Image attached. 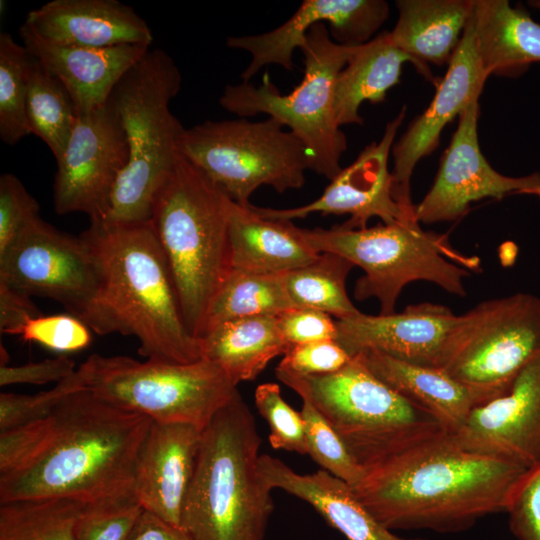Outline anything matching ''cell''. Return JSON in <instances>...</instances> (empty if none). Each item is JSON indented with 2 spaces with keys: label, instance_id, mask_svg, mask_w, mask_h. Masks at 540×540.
Wrapping results in <instances>:
<instances>
[{
  "label": "cell",
  "instance_id": "cell-30",
  "mask_svg": "<svg viewBox=\"0 0 540 540\" xmlns=\"http://www.w3.org/2000/svg\"><path fill=\"white\" fill-rule=\"evenodd\" d=\"M410 57L392 42L389 31L358 45L334 85V114L337 124L361 125L362 103H380L389 89L400 82L403 64Z\"/></svg>",
  "mask_w": 540,
  "mask_h": 540
},
{
  "label": "cell",
  "instance_id": "cell-46",
  "mask_svg": "<svg viewBox=\"0 0 540 540\" xmlns=\"http://www.w3.org/2000/svg\"><path fill=\"white\" fill-rule=\"evenodd\" d=\"M42 313L28 294L0 281V331L19 335L29 320Z\"/></svg>",
  "mask_w": 540,
  "mask_h": 540
},
{
  "label": "cell",
  "instance_id": "cell-14",
  "mask_svg": "<svg viewBox=\"0 0 540 540\" xmlns=\"http://www.w3.org/2000/svg\"><path fill=\"white\" fill-rule=\"evenodd\" d=\"M128 160L126 135L109 102L78 116L66 150L56 161L53 182L56 213L79 212L90 221L103 220Z\"/></svg>",
  "mask_w": 540,
  "mask_h": 540
},
{
  "label": "cell",
  "instance_id": "cell-23",
  "mask_svg": "<svg viewBox=\"0 0 540 540\" xmlns=\"http://www.w3.org/2000/svg\"><path fill=\"white\" fill-rule=\"evenodd\" d=\"M18 33L29 54L64 85L78 116L105 106L116 84L150 49L58 45L39 38L24 23Z\"/></svg>",
  "mask_w": 540,
  "mask_h": 540
},
{
  "label": "cell",
  "instance_id": "cell-28",
  "mask_svg": "<svg viewBox=\"0 0 540 540\" xmlns=\"http://www.w3.org/2000/svg\"><path fill=\"white\" fill-rule=\"evenodd\" d=\"M385 384L456 433L474 408L467 389L439 367L422 366L377 351L358 353Z\"/></svg>",
  "mask_w": 540,
  "mask_h": 540
},
{
  "label": "cell",
  "instance_id": "cell-12",
  "mask_svg": "<svg viewBox=\"0 0 540 540\" xmlns=\"http://www.w3.org/2000/svg\"><path fill=\"white\" fill-rule=\"evenodd\" d=\"M538 355L540 298L520 292L457 315L440 368L467 389L477 407L504 395Z\"/></svg>",
  "mask_w": 540,
  "mask_h": 540
},
{
  "label": "cell",
  "instance_id": "cell-31",
  "mask_svg": "<svg viewBox=\"0 0 540 540\" xmlns=\"http://www.w3.org/2000/svg\"><path fill=\"white\" fill-rule=\"evenodd\" d=\"M354 267L340 255L323 252L313 262L282 274L292 308L321 311L337 320L360 313L346 290V279Z\"/></svg>",
  "mask_w": 540,
  "mask_h": 540
},
{
  "label": "cell",
  "instance_id": "cell-4",
  "mask_svg": "<svg viewBox=\"0 0 540 540\" xmlns=\"http://www.w3.org/2000/svg\"><path fill=\"white\" fill-rule=\"evenodd\" d=\"M261 439L240 393L202 430L180 527L192 540H263L273 510Z\"/></svg>",
  "mask_w": 540,
  "mask_h": 540
},
{
  "label": "cell",
  "instance_id": "cell-11",
  "mask_svg": "<svg viewBox=\"0 0 540 540\" xmlns=\"http://www.w3.org/2000/svg\"><path fill=\"white\" fill-rule=\"evenodd\" d=\"M277 120H207L184 129L179 153L232 201L246 205L254 191L299 189L310 170L302 141Z\"/></svg>",
  "mask_w": 540,
  "mask_h": 540
},
{
  "label": "cell",
  "instance_id": "cell-29",
  "mask_svg": "<svg viewBox=\"0 0 540 540\" xmlns=\"http://www.w3.org/2000/svg\"><path fill=\"white\" fill-rule=\"evenodd\" d=\"M201 359L220 367L237 386L251 381L291 347L276 316L262 315L222 322L197 338Z\"/></svg>",
  "mask_w": 540,
  "mask_h": 540
},
{
  "label": "cell",
  "instance_id": "cell-7",
  "mask_svg": "<svg viewBox=\"0 0 540 540\" xmlns=\"http://www.w3.org/2000/svg\"><path fill=\"white\" fill-rule=\"evenodd\" d=\"M302 229L316 252L340 255L363 270L354 297L376 298L383 315L395 312L403 288L413 281L431 282L464 297V280L470 269H479L477 257L457 252L447 236L424 231L416 219L362 229Z\"/></svg>",
  "mask_w": 540,
  "mask_h": 540
},
{
  "label": "cell",
  "instance_id": "cell-38",
  "mask_svg": "<svg viewBox=\"0 0 540 540\" xmlns=\"http://www.w3.org/2000/svg\"><path fill=\"white\" fill-rule=\"evenodd\" d=\"M84 389L77 370L47 391L33 395L2 392L0 394V432L14 429L47 417L68 395Z\"/></svg>",
  "mask_w": 540,
  "mask_h": 540
},
{
  "label": "cell",
  "instance_id": "cell-1",
  "mask_svg": "<svg viewBox=\"0 0 540 540\" xmlns=\"http://www.w3.org/2000/svg\"><path fill=\"white\" fill-rule=\"evenodd\" d=\"M151 422L85 388L68 395L44 419L0 432V503L87 504L134 494L135 461Z\"/></svg>",
  "mask_w": 540,
  "mask_h": 540
},
{
  "label": "cell",
  "instance_id": "cell-15",
  "mask_svg": "<svg viewBox=\"0 0 540 540\" xmlns=\"http://www.w3.org/2000/svg\"><path fill=\"white\" fill-rule=\"evenodd\" d=\"M479 99L458 117L457 128L444 151L429 191L414 206L419 223L461 218L472 202L526 194L540 201V173L511 177L496 171L483 155L478 139Z\"/></svg>",
  "mask_w": 540,
  "mask_h": 540
},
{
  "label": "cell",
  "instance_id": "cell-24",
  "mask_svg": "<svg viewBox=\"0 0 540 540\" xmlns=\"http://www.w3.org/2000/svg\"><path fill=\"white\" fill-rule=\"evenodd\" d=\"M259 467L271 489H282L308 502L347 540H425L392 533L363 505L349 484L325 470L299 474L267 454L260 455Z\"/></svg>",
  "mask_w": 540,
  "mask_h": 540
},
{
  "label": "cell",
  "instance_id": "cell-26",
  "mask_svg": "<svg viewBox=\"0 0 540 540\" xmlns=\"http://www.w3.org/2000/svg\"><path fill=\"white\" fill-rule=\"evenodd\" d=\"M392 42L408 55L417 71L429 80L428 63L448 64L460 42L474 0H399Z\"/></svg>",
  "mask_w": 540,
  "mask_h": 540
},
{
  "label": "cell",
  "instance_id": "cell-36",
  "mask_svg": "<svg viewBox=\"0 0 540 540\" xmlns=\"http://www.w3.org/2000/svg\"><path fill=\"white\" fill-rule=\"evenodd\" d=\"M301 415L305 424L307 454L323 470L343 480L351 488L357 486L365 470L352 457L340 436L320 412L304 400Z\"/></svg>",
  "mask_w": 540,
  "mask_h": 540
},
{
  "label": "cell",
  "instance_id": "cell-42",
  "mask_svg": "<svg viewBox=\"0 0 540 540\" xmlns=\"http://www.w3.org/2000/svg\"><path fill=\"white\" fill-rule=\"evenodd\" d=\"M277 367L303 375H319L343 368L351 356L335 339L293 345Z\"/></svg>",
  "mask_w": 540,
  "mask_h": 540
},
{
  "label": "cell",
  "instance_id": "cell-32",
  "mask_svg": "<svg viewBox=\"0 0 540 540\" xmlns=\"http://www.w3.org/2000/svg\"><path fill=\"white\" fill-rule=\"evenodd\" d=\"M290 308L292 306L282 274H258L231 269L209 305L199 336L228 320L277 316Z\"/></svg>",
  "mask_w": 540,
  "mask_h": 540
},
{
  "label": "cell",
  "instance_id": "cell-22",
  "mask_svg": "<svg viewBox=\"0 0 540 540\" xmlns=\"http://www.w3.org/2000/svg\"><path fill=\"white\" fill-rule=\"evenodd\" d=\"M24 24L58 45L150 47L152 31L133 7L118 0H52L29 11Z\"/></svg>",
  "mask_w": 540,
  "mask_h": 540
},
{
  "label": "cell",
  "instance_id": "cell-37",
  "mask_svg": "<svg viewBox=\"0 0 540 540\" xmlns=\"http://www.w3.org/2000/svg\"><path fill=\"white\" fill-rule=\"evenodd\" d=\"M143 508L134 494L84 504L75 526L76 540H127Z\"/></svg>",
  "mask_w": 540,
  "mask_h": 540
},
{
  "label": "cell",
  "instance_id": "cell-25",
  "mask_svg": "<svg viewBox=\"0 0 540 540\" xmlns=\"http://www.w3.org/2000/svg\"><path fill=\"white\" fill-rule=\"evenodd\" d=\"M228 239L231 269L250 273L284 274L313 262L320 254L302 228L292 221L264 218L251 203L231 200Z\"/></svg>",
  "mask_w": 540,
  "mask_h": 540
},
{
  "label": "cell",
  "instance_id": "cell-44",
  "mask_svg": "<svg viewBox=\"0 0 540 540\" xmlns=\"http://www.w3.org/2000/svg\"><path fill=\"white\" fill-rule=\"evenodd\" d=\"M276 319L290 346L337 338L336 320L321 311L290 308L277 315Z\"/></svg>",
  "mask_w": 540,
  "mask_h": 540
},
{
  "label": "cell",
  "instance_id": "cell-40",
  "mask_svg": "<svg viewBox=\"0 0 540 540\" xmlns=\"http://www.w3.org/2000/svg\"><path fill=\"white\" fill-rule=\"evenodd\" d=\"M20 337L24 342H35L60 353L83 350L92 341L91 329L71 314L35 317L28 321Z\"/></svg>",
  "mask_w": 540,
  "mask_h": 540
},
{
  "label": "cell",
  "instance_id": "cell-19",
  "mask_svg": "<svg viewBox=\"0 0 540 540\" xmlns=\"http://www.w3.org/2000/svg\"><path fill=\"white\" fill-rule=\"evenodd\" d=\"M465 448L527 468L540 463V355L502 396L474 407L453 434Z\"/></svg>",
  "mask_w": 540,
  "mask_h": 540
},
{
  "label": "cell",
  "instance_id": "cell-33",
  "mask_svg": "<svg viewBox=\"0 0 540 540\" xmlns=\"http://www.w3.org/2000/svg\"><path fill=\"white\" fill-rule=\"evenodd\" d=\"M26 118L31 134L38 136L58 161L66 150L78 115L64 85L32 56Z\"/></svg>",
  "mask_w": 540,
  "mask_h": 540
},
{
  "label": "cell",
  "instance_id": "cell-48",
  "mask_svg": "<svg viewBox=\"0 0 540 540\" xmlns=\"http://www.w3.org/2000/svg\"><path fill=\"white\" fill-rule=\"evenodd\" d=\"M528 5L540 11V0H530Z\"/></svg>",
  "mask_w": 540,
  "mask_h": 540
},
{
  "label": "cell",
  "instance_id": "cell-16",
  "mask_svg": "<svg viewBox=\"0 0 540 540\" xmlns=\"http://www.w3.org/2000/svg\"><path fill=\"white\" fill-rule=\"evenodd\" d=\"M406 107L387 123L379 141L366 146L349 166L330 180L316 200L293 208L275 209L258 207L252 209L268 219L293 221L313 213L322 215H350L342 227L362 229L368 221L377 217L384 224L414 220L415 214L405 211L395 200L392 192V174L388 168L397 132L405 118Z\"/></svg>",
  "mask_w": 540,
  "mask_h": 540
},
{
  "label": "cell",
  "instance_id": "cell-43",
  "mask_svg": "<svg viewBox=\"0 0 540 540\" xmlns=\"http://www.w3.org/2000/svg\"><path fill=\"white\" fill-rule=\"evenodd\" d=\"M506 513L518 540H540V463L528 469Z\"/></svg>",
  "mask_w": 540,
  "mask_h": 540
},
{
  "label": "cell",
  "instance_id": "cell-5",
  "mask_svg": "<svg viewBox=\"0 0 540 540\" xmlns=\"http://www.w3.org/2000/svg\"><path fill=\"white\" fill-rule=\"evenodd\" d=\"M230 202L179 153L153 204L150 222L166 257L183 320L196 339L231 270Z\"/></svg>",
  "mask_w": 540,
  "mask_h": 540
},
{
  "label": "cell",
  "instance_id": "cell-34",
  "mask_svg": "<svg viewBox=\"0 0 540 540\" xmlns=\"http://www.w3.org/2000/svg\"><path fill=\"white\" fill-rule=\"evenodd\" d=\"M83 506L61 498L0 503V540H76Z\"/></svg>",
  "mask_w": 540,
  "mask_h": 540
},
{
  "label": "cell",
  "instance_id": "cell-27",
  "mask_svg": "<svg viewBox=\"0 0 540 540\" xmlns=\"http://www.w3.org/2000/svg\"><path fill=\"white\" fill-rule=\"evenodd\" d=\"M476 46L490 76L518 77L540 63V23L507 0H474Z\"/></svg>",
  "mask_w": 540,
  "mask_h": 540
},
{
  "label": "cell",
  "instance_id": "cell-35",
  "mask_svg": "<svg viewBox=\"0 0 540 540\" xmlns=\"http://www.w3.org/2000/svg\"><path fill=\"white\" fill-rule=\"evenodd\" d=\"M31 55L11 34H0V138L14 145L31 134L26 118Z\"/></svg>",
  "mask_w": 540,
  "mask_h": 540
},
{
  "label": "cell",
  "instance_id": "cell-8",
  "mask_svg": "<svg viewBox=\"0 0 540 540\" xmlns=\"http://www.w3.org/2000/svg\"><path fill=\"white\" fill-rule=\"evenodd\" d=\"M275 374L320 412L364 470L443 429L374 375L360 354L328 374L303 375L279 367Z\"/></svg>",
  "mask_w": 540,
  "mask_h": 540
},
{
  "label": "cell",
  "instance_id": "cell-18",
  "mask_svg": "<svg viewBox=\"0 0 540 540\" xmlns=\"http://www.w3.org/2000/svg\"><path fill=\"white\" fill-rule=\"evenodd\" d=\"M388 16L389 6L383 0H305L279 27L258 35L229 36L226 44L250 54V63L241 74L248 82L267 65L293 70L294 51L317 23L329 24L335 42L356 46L370 41Z\"/></svg>",
  "mask_w": 540,
  "mask_h": 540
},
{
  "label": "cell",
  "instance_id": "cell-10",
  "mask_svg": "<svg viewBox=\"0 0 540 540\" xmlns=\"http://www.w3.org/2000/svg\"><path fill=\"white\" fill-rule=\"evenodd\" d=\"M78 369L84 388L105 402L154 422L200 430L239 393L226 373L205 359L180 364L92 354Z\"/></svg>",
  "mask_w": 540,
  "mask_h": 540
},
{
  "label": "cell",
  "instance_id": "cell-39",
  "mask_svg": "<svg viewBox=\"0 0 540 540\" xmlns=\"http://www.w3.org/2000/svg\"><path fill=\"white\" fill-rule=\"evenodd\" d=\"M255 405L269 425V441L273 449L307 454L305 424L301 412L295 411L286 403L278 384L258 385L255 390Z\"/></svg>",
  "mask_w": 540,
  "mask_h": 540
},
{
  "label": "cell",
  "instance_id": "cell-47",
  "mask_svg": "<svg viewBox=\"0 0 540 540\" xmlns=\"http://www.w3.org/2000/svg\"><path fill=\"white\" fill-rule=\"evenodd\" d=\"M127 540H192L178 526L172 525L155 513L143 509Z\"/></svg>",
  "mask_w": 540,
  "mask_h": 540
},
{
  "label": "cell",
  "instance_id": "cell-9",
  "mask_svg": "<svg viewBox=\"0 0 540 540\" xmlns=\"http://www.w3.org/2000/svg\"><path fill=\"white\" fill-rule=\"evenodd\" d=\"M356 46L335 42L325 26L317 23L300 48L304 77L283 95L266 72L262 83L227 85L219 103L240 118L266 114L296 135L306 147L310 170L332 180L340 171L347 139L334 114V85Z\"/></svg>",
  "mask_w": 540,
  "mask_h": 540
},
{
  "label": "cell",
  "instance_id": "cell-2",
  "mask_svg": "<svg viewBox=\"0 0 540 540\" xmlns=\"http://www.w3.org/2000/svg\"><path fill=\"white\" fill-rule=\"evenodd\" d=\"M528 469L469 450L441 429L365 469L352 489L389 530L460 532L506 512Z\"/></svg>",
  "mask_w": 540,
  "mask_h": 540
},
{
  "label": "cell",
  "instance_id": "cell-21",
  "mask_svg": "<svg viewBox=\"0 0 540 540\" xmlns=\"http://www.w3.org/2000/svg\"><path fill=\"white\" fill-rule=\"evenodd\" d=\"M201 432L190 424L152 421L135 461L133 489L142 508L178 527Z\"/></svg>",
  "mask_w": 540,
  "mask_h": 540
},
{
  "label": "cell",
  "instance_id": "cell-3",
  "mask_svg": "<svg viewBox=\"0 0 540 540\" xmlns=\"http://www.w3.org/2000/svg\"><path fill=\"white\" fill-rule=\"evenodd\" d=\"M80 236L101 275L105 335L134 336L149 360L191 363L198 341L183 320L173 278L150 221H90Z\"/></svg>",
  "mask_w": 540,
  "mask_h": 540
},
{
  "label": "cell",
  "instance_id": "cell-20",
  "mask_svg": "<svg viewBox=\"0 0 540 540\" xmlns=\"http://www.w3.org/2000/svg\"><path fill=\"white\" fill-rule=\"evenodd\" d=\"M456 317L450 308L430 302L386 315L360 312L336 319V340L351 357L377 351L405 362L440 368Z\"/></svg>",
  "mask_w": 540,
  "mask_h": 540
},
{
  "label": "cell",
  "instance_id": "cell-13",
  "mask_svg": "<svg viewBox=\"0 0 540 540\" xmlns=\"http://www.w3.org/2000/svg\"><path fill=\"white\" fill-rule=\"evenodd\" d=\"M0 281L28 294L50 298L105 335L101 275L84 239L36 218L0 255Z\"/></svg>",
  "mask_w": 540,
  "mask_h": 540
},
{
  "label": "cell",
  "instance_id": "cell-41",
  "mask_svg": "<svg viewBox=\"0 0 540 540\" xmlns=\"http://www.w3.org/2000/svg\"><path fill=\"white\" fill-rule=\"evenodd\" d=\"M39 217V204L12 173L0 176V255Z\"/></svg>",
  "mask_w": 540,
  "mask_h": 540
},
{
  "label": "cell",
  "instance_id": "cell-45",
  "mask_svg": "<svg viewBox=\"0 0 540 540\" xmlns=\"http://www.w3.org/2000/svg\"><path fill=\"white\" fill-rule=\"evenodd\" d=\"M78 367L73 359L62 354L56 358L40 362H31L23 365L0 366V385L15 384L43 385L50 382H60L71 376Z\"/></svg>",
  "mask_w": 540,
  "mask_h": 540
},
{
  "label": "cell",
  "instance_id": "cell-17",
  "mask_svg": "<svg viewBox=\"0 0 540 540\" xmlns=\"http://www.w3.org/2000/svg\"><path fill=\"white\" fill-rule=\"evenodd\" d=\"M488 77L478 54L471 14L447 71L436 84L429 106L410 122L392 148V192L408 213L415 214L410 194L415 166L437 148L444 127L479 99Z\"/></svg>",
  "mask_w": 540,
  "mask_h": 540
},
{
  "label": "cell",
  "instance_id": "cell-6",
  "mask_svg": "<svg viewBox=\"0 0 540 540\" xmlns=\"http://www.w3.org/2000/svg\"><path fill=\"white\" fill-rule=\"evenodd\" d=\"M181 84L178 66L156 48L149 49L114 87L108 102L125 132L129 160L100 222L150 221L156 196L179 155L178 143L185 129L169 108Z\"/></svg>",
  "mask_w": 540,
  "mask_h": 540
}]
</instances>
